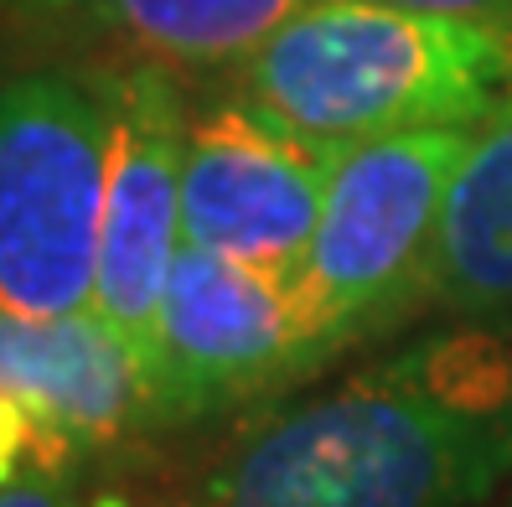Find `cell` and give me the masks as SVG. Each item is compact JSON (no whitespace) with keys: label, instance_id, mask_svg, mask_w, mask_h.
<instances>
[{"label":"cell","instance_id":"cell-12","mask_svg":"<svg viewBox=\"0 0 512 507\" xmlns=\"http://www.w3.org/2000/svg\"><path fill=\"white\" fill-rule=\"evenodd\" d=\"M394 6L450 16V21H471V26H487V32L512 37V0H394Z\"/></svg>","mask_w":512,"mask_h":507},{"label":"cell","instance_id":"cell-9","mask_svg":"<svg viewBox=\"0 0 512 507\" xmlns=\"http://www.w3.org/2000/svg\"><path fill=\"white\" fill-rule=\"evenodd\" d=\"M425 306L512 337V88L471 130L450 182Z\"/></svg>","mask_w":512,"mask_h":507},{"label":"cell","instance_id":"cell-1","mask_svg":"<svg viewBox=\"0 0 512 507\" xmlns=\"http://www.w3.org/2000/svg\"><path fill=\"white\" fill-rule=\"evenodd\" d=\"M512 476V342L445 321L259 420L207 507H481Z\"/></svg>","mask_w":512,"mask_h":507},{"label":"cell","instance_id":"cell-6","mask_svg":"<svg viewBox=\"0 0 512 507\" xmlns=\"http://www.w3.org/2000/svg\"><path fill=\"white\" fill-rule=\"evenodd\" d=\"M337 140L290 125L244 88L192 104L182 156V238L244 264L295 270L321 223Z\"/></svg>","mask_w":512,"mask_h":507},{"label":"cell","instance_id":"cell-14","mask_svg":"<svg viewBox=\"0 0 512 507\" xmlns=\"http://www.w3.org/2000/svg\"><path fill=\"white\" fill-rule=\"evenodd\" d=\"M78 6L83 0H0V21H47V16H63Z\"/></svg>","mask_w":512,"mask_h":507},{"label":"cell","instance_id":"cell-11","mask_svg":"<svg viewBox=\"0 0 512 507\" xmlns=\"http://www.w3.org/2000/svg\"><path fill=\"white\" fill-rule=\"evenodd\" d=\"M78 456L57 435H47L11 394H0V487L21 482H68Z\"/></svg>","mask_w":512,"mask_h":507},{"label":"cell","instance_id":"cell-5","mask_svg":"<svg viewBox=\"0 0 512 507\" xmlns=\"http://www.w3.org/2000/svg\"><path fill=\"white\" fill-rule=\"evenodd\" d=\"M150 368L166 425H187L306 383L326 363L295 270L182 244L161 295Z\"/></svg>","mask_w":512,"mask_h":507},{"label":"cell","instance_id":"cell-3","mask_svg":"<svg viewBox=\"0 0 512 507\" xmlns=\"http://www.w3.org/2000/svg\"><path fill=\"white\" fill-rule=\"evenodd\" d=\"M119 73L104 63L0 73V311L94 306Z\"/></svg>","mask_w":512,"mask_h":507},{"label":"cell","instance_id":"cell-8","mask_svg":"<svg viewBox=\"0 0 512 507\" xmlns=\"http://www.w3.org/2000/svg\"><path fill=\"white\" fill-rule=\"evenodd\" d=\"M0 394L83 461L145 430H171L150 357L94 311H0Z\"/></svg>","mask_w":512,"mask_h":507},{"label":"cell","instance_id":"cell-15","mask_svg":"<svg viewBox=\"0 0 512 507\" xmlns=\"http://www.w3.org/2000/svg\"><path fill=\"white\" fill-rule=\"evenodd\" d=\"M502 507H512V492H507V502H502Z\"/></svg>","mask_w":512,"mask_h":507},{"label":"cell","instance_id":"cell-10","mask_svg":"<svg viewBox=\"0 0 512 507\" xmlns=\"http://www.w3.org/2000/svg\"><path fill=\"white\" fill-rule=\"evenodd\" d=\"M311 0H83L88 21L161 68H244Z\"/></svg>","mask_w":512,"mask_h":507},{"label":"cell","instance_id":"cell-4","mask_svg":"<svg viewBox=\"0 0 512 507\" xmlns=\"http://www.w3.org/2000/svg\"><path fill=\"white\" fill-rule=\"evenodd\" d=\"M471 130H404L342 145L321 223L295 264L321 363L363 347L430 301L440 218Z\"/></svg>","mask_w":512,"mask_h":507},{"label":"cell","instance_id":"cell-2","mask_svg":"<svg viewBox=\"0 0 512 507\" xmlns=\"http://www.w3.org/2000/svg\"><path fill=\"white\" fill-rule=\"evenodd\" d=\"M238 88L337 145L476 130L512 88V37L394 0H311L238 68Z\"/></svg>","mask_w":512,"mask_h":507},{"label":"cell","instance_id":"cell-13","mask_svg":"<svg viewBox=\"0 0 512 507\" xmlns=\"http://www.w3.org/2000/svg\"><path fill=\"white\" fill-rule=\"evenodd\" d=\"M0 507H140V502L114 497V492H99L83 502L63 482H21V487H0Z\"/></svg>","mask_w":512,"mask_h":507},{"label":"cell","instance_id":"cell-7","mask_svg":"<svg viewBox=\"0 0 512 507\" xmlns=\"http://www.w3.org/2000/svg\"><path fill=\"white\" fill-rule=\"evenodd\" d=\"M192 104L171 68L130 63L119 73V114L109 145L104 223H99V270L94 316L145 357L156 342L161 295L171 264L182 254V156H187ZM156 373V368H150Z\"/></svg>","mask_w":512,"mask_h":507}]
</instances>
